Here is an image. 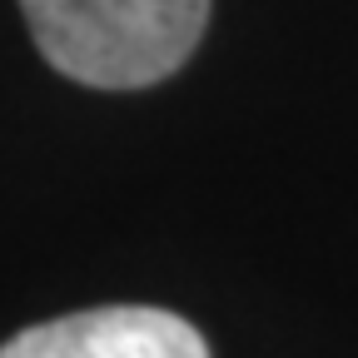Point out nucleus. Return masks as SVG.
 Listing matches in <instances>:
<instances>
[{
  "label": "nucleus",
  "mask_w": 358,
  "mask_h": 358,
  "mask_svg": "<svg viewBox=\"0 0 358 358\" xmlns=\"http://www.w3.org/2000/svg\"><path fill=\"white\" fill-rule=\"evenodd\" d=\"M40 55L95 90H140L194 55L209 0H20Z\"/></svg>",
  "instance_id": "f257e3e1"
},
{
  "label": "nucleus",
  "mask_w": 358,
  "mask_h": 358,
  "mask_svg": "<svg viewBox=\"0 0 358 358\" xmlns=\"http://www.w3.org/2000/svg\"><path fill=\"white\" fill-rule=\"evenodd\" d=\"M0 358H209L194 324L169 308L115 303L20 329Z\"/></svg>",
  "instance_id": "f03ea898"
}]
</instances>
